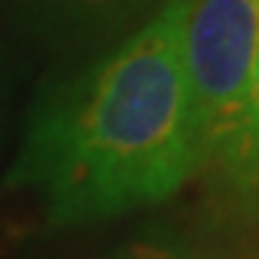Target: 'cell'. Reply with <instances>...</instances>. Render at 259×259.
<instances>
[{"mask_svg": "<svg viewBox=\"0 0 259 259\" xmlns=\"http://www.w3.org/2000/svg\"><path fill=\"white\" fill-rule=\"evenodd\" d=\"M182 18L185 0H167L35 136L32 164L55 219L90 222L156 204L202 167Z\"/></svg>", "mask_w": 259, "mask_h": 259, "instance_id": "6da1fadb", "label": "cell"}, {"mask_svg": "<svg viewBox=\"0 0 259 259\" xmlns=\"http://www.w3.org/2000/svg\"><path fill=\"white\" fill-rule=\"evenodd\" d=\"M259 0H185L182 64L202 164L222 158L250 176V93Z\"/></svg>", "mask_w": 259, "mask_h": 259, "instance_id": "7a4b0ae2", "label": "cell"}, {"mask_svg": "<svg viewBox=\"0 0 259 259\" xmlns=\"http://www.w3.org/2000/svg\"><path fill=\"white\" fill-rule=\"evenodd\" d=\"M115 259H222L213 253H202V250H185V248H173V245H133L124 253H118Z\"/></svg>", "mask_w": 259, "mask_h": 259, "instance_id": "3957f363", "label": "cell"}, {"mask_svg": "<svg viewBox=\"0 0 259 259\" xmlns=\"http://www.w3.org/2000/svg\"><path fill=\"white\" fill-rule=\"evenodd\" d=\"M250 176H259V47L253 61V93H250Z\"/></svg>", "mask_w": 259, "mask_h": 259, "instance_id": "277c9868", "label": "cell"}, {"mask_svg": "<svg viewBox=\"0 0 259 259\" xmlns=\"http://www.w3.org/2000/svg\"><path fill=\"white\" fill-rule=\"evenodd\" d=\"M52 3H61L78 12H127L136 9L141 0H52Z\"/></svg>", "mask_w": 259, "mask_h": 259, "instance_id": "5b68a950", "label": "cell"}]
</instances>
